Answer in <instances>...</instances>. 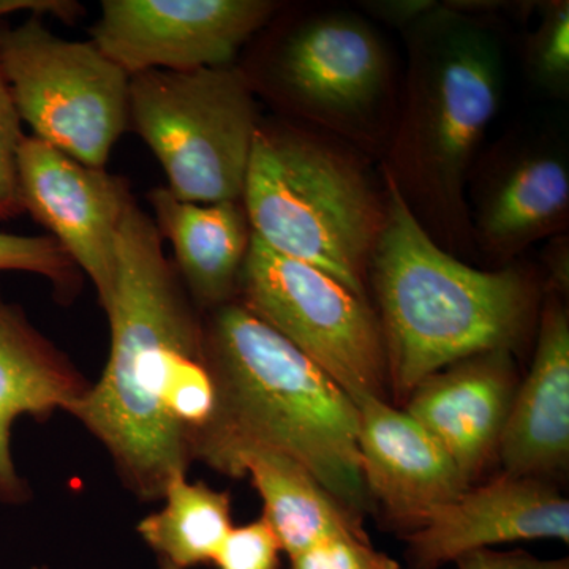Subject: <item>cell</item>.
<instances>
[{
  "label": "cell",
  "instance_id": "1",
  "mask_svg": "<svg viewBox=\"0 0 569 569\" xmlns=\"http://www.w3.org/2000/svg\"><path fill=\"white\" fill-rule=\"evenodd\" d=\"M140 206L123 213L110 305L111 348L102 377L67 410L102 443L127 490L159 501L187 477L192 445L168 413L183 367L203 358V313L163 252Z\"/></svg>",
  "mask_w": 569,
  "mask_h": 569
},
{
  "label": "cell",
  "instance_id": "2",
  "mask_svg": "<svg viewBox=\"0 0 569 569\" xmlns=\"http://www.w3.org/2000/svg\"><path fill=\"white\" fill-rule=\"evenodd\" d=\"M203 343L216 410L194 437V462L223 473L244 449L279 452L362 518L372 500L362 477L353 399L238 301L203 313Z\"/></svg>",
  "mask_w": 569,
  "mask_h": 569
},
{
  "label": "cell",
  "instance_id": "3",
  "mask_svg": "<svg viewBox=\"0 0 569 569\" xmlns=\"http://www.w3.org/2000/svg\"><path fill=\"white\" fill-rule=\"evenodd\" d=\"M403 39L406 77L381 171L441 249L471 257L467 183L503 100V41L488 18L441 2Z\"/></svg>",
  "mask_w": 569,
  "mask_h": 569
},
{
  "label": "cell",
  "instance_id": "4",
  "mask_svg": "<svg viewBox=\"0 0 569 569\" xmlns=\"http://www.w3.org/2000/svg\"><path fill=\"white\" fill-rule=\"evenodd\" d=\"M381 174L388 222L369 282L380 309L388 385L396 399L407 400L445 367L486 351H515L533 323L538 287L518 266L481 271L441 249Z\"/></svg>",
  "mask_w": 569,
  "mask_h": 569
},
{
  "label": "cell",
  "instance_id": "5",
  "mask_svg": "<svg viewBox=\"0 0 569 569\" xmlns=\"http://www.w3.org/2000/svg\"><path fill=\"white\" fill-rule=\"evenodd\" d=\"M369 159L301 123L261 121L242 192L258 239L366 299L389 209L383 174Z\"/></svg>",
  "mask_w": 569,
  "mask_h": 569
},
{
  "label": "cell",
  "instance_id": "6",
  "mask_svg": "<svg viewBox=\"0 0 569 569\" xmlns=\"http://www.w3.org/2000/svg\"><path fill=\"white\" fill-rule=\"evenodd\" d=\"M242 71L301 126L383 159L400 86L388 44L361 14L307 11L276 33L257 70Z\"/></svg>",
  "mask_w": 569,
  "mask_h": 569
},
{
  "label": "cell",
  "instance_id": "7",
  "mask_svg": "<svg viewBox=\"0 0 569 569\" xmlns=\"http://www.w3.org/2000/svg\"><path fill=\"white\" fill-rule=\"evenodd\" d=\"M129 122L162 164L179 200L242 201L261 119L239 67L151 70L130 77Z\"/></svg>",
  "mask_w": 569,
  "mask_h": 569
},
{
  "label": "cell",
  "instance_id": "8",
  "mask_svg": "<svg viewBox=\"0 0 569 569\" xmlns=\"http://www.w3.org/2000/svg\"><path fill=\"white\" fill-rule=\"evenodd\" d=\"M236 301L316 362L355 403L385 399L387 350L369 299L252 234Z\"/></svg>",
  "mask_w": 569,
  "mask_h": 569
},
{
  "label": "cell",
  "instance_id": "9",
  "mask_svg": "<svg viewBox=\"0 0 569 569\" xmlns=\"http://www.w3.org/2000/svg\"><path fill=\"white\" fill-rule=\"evenodd\" d=\"M3 73L32 137L104 168L129 126L130 77L92 41L63 40L31 17L0 39Z\"/></svg>",
  "mask_w": 569,
  "mask_h": 569
},
{
  "label": "cell",
  "instance_id": "10",
  "mask_svg": "<svg viewBox=\"0 0 569 569\" xmlns=\"http://www.w3.org/2000/svg\"><path fill=\"white\" fill-rule=\"evenodd\" d=\"M477 250L507 263L535 242L567 234L569 153L548 127L508 132L478 156L467 183Z\"/></svg>",
  "mask_w": 569,
  "mask_h": 569
},
{
  "label": "cell",
  "instance_id": "11",
  "mask_svg": "<svg viewBox=\"0 0 569 569\" xmlns=\"http://www.w3.org/2000/svg\"><path fill=\"white\" fill-rule=\"evenodd\" d=\"M92 43L129 77L233 66L271 22L272 0H104Z\"/></svg>",
  "mask_w": 569,
  "mask_h": 569
},
{
  "label": "cell",
  "instance_id": "12",
  "mask_svg": "<svg viewBox=\"0 0 569 569\" xmlns=\"http://www.w3.org/2000/svg\"><path fill=\"white\" fill-rule=\"evenodd\" d=\"M18 179L24 212L89 276L104 310L114 290L123 213L133 201L129 186L32 134L18 151Z\"/></svg>",
  "mask_w": 569,
  "mask_h": 569
},
{
  "label": "cell",
  "instance_id": "13",
  "mask_svg": "<svg viewBox=\"0 0 569 569\" xmlns=\"http://www.w3.org/2000/svg\"><path fill=\"white\" fill-rule=\"evenodd\" d=\"M533 539L569 541V501L546 479L501 477L427 512L407 535L410 569H440L471 550Z\"/></svg>",
  "mask_w": 569,
  "mask_h": 569
},
{
  "label": "cell",
  "instance_id": "14",
  "mask_svg": "<svg viewBox=\"0 0 569 569\" xmlns=\"http://www.w3.org/2000/svg\"><path fill=\"white\" fill-rule=\"evenodd\" d=\"M518 387L515 351H486L427 377L408 397L406 411L471 486L498 456Z\"/></svg>",
  "mask_w": 569,
  "mask_h": 569
},
{
  "label": "cell",
  "instance_id": "15",
  "mask_svg": "<svg viewBox=\"0 0 569 569\" xmlns=\"http://www.w3.org/2000/svg\"><path fill=\"white\" fill-rule=\"evenodd\" d=\"M356 407L367 492L389 522L410 535L430 509L470 488L447 451L407 411L378 397H365Z\"/></svg>",
  "mask_w": 569,
  "mask_h": 569
},
{
  "label": "cell",
  "instance_id": "16",
  "mask_svg": "<svg viewBox=\"0 0 569 569\" xmlns=\"http://www.w3.org/2000/svg\"><path fill=\"white\" fill-rule=\"evenodd\" d=\"M497 459L512 477L545 479L568 467L569 317L556 291L542 305L537 350L512 400Z\"/></svg>",
  "mask_w": 569,
  "mask_h": 569
},
{
  "label": "cell",
  "instance_id": "17",
  "mask_svg": "<svg viewBox=\"0 0 569 569\" xmlns=\"http://www.w3.org/2000/svg\"><path fill=\"white\" fill-rule=\"evenodd\" d=\"M91 383L51 340L37 331L20 307L0 295V501L20 505L31 490L11 456V427L69 410Z\"/></svg>",
  "mask_w": 569,
  "mask_h": 569
},
{
  "label": "cell",
  "instance_id": "18",
  "mask_svg": "<svg viewBox=\"0 0 569 569\" xmlns=\"http://www.w3.org/2000/svg\"><path fill=\"white\" fill-rule=\"evenodd\" d=\"M157 228L170 239L176 269L201 313L238 298L252 227L242 201L198 204L179 200L167 187L149 193Z\"/></svg>",
  "mask_w": 569,
  "mask_h": 569
},
{
  "label": "cell",
  "instance_id": "19",
  "mask_svg": "<svg viewBox=\"0 0 569 569\" xmlns=\"http://www.w3.org/2000/svg\"><path fill=\"white\" fill-rule=\"evenodd\" d=\"M223 475L250 478L263 500L261 518L274 531L288 559L335 535L367 537L362 518L340 505L306 467L287 456L244 449L228 462Z\"/></svg>",
  "mask_w": 569,
  "mask_h": 569
},
{
  "label": "cell",
  "instance_id": "20",
  "mask_svg": "<svg viewBox=\"0 0 569 569\" xmlns=\"http://www.w3.org/2000/svg\"><path fill=\"white\" fill-rule=\"evenodd\" d=\"M162 500V508L138 522L142 541L159 560L178 569L212 563L234 529L230 492L178 477L168 485Z\"/></svg>",
  "mask_w": 569,
  "mask_h": 569
},
{
  "label": "cell",
  "instance_id": "21",
  "mask_svg": "<svg viewBox=\"0 0 569 569\" xmlns=\"http://www.w3.org/2000/svg\"><path fill=\"white\" fill-rule=\"evenodd\" d=\"M539 24L526 43L527 78L552 99L569 96V2H538Z\"/></svg>",
  "mask_w": 569,
  "mask_h": 569
},
{
  "label": "cell",
  "instance_id": "22",
  "mask_svg": "<svg viewBox=\"0 0 569 569\" xmlns=\"http://www.w3.org/2000/svg\"><path fill=\"white\" fill-rule=\"evenodd\" d=\"M21 271L44 277L56 290L71 295L81 282L80 269L51 236L0 233V272Z\"/></svg>",
  "mask_w": 569,
  "mask_h": 569
},
{
  "label": "cell",
  "instance_id": "23",
  "mask_svg": "<svg viewBox=\"0 0 569 569\" xmlns=\"http://www.w3.org/2000/svg\"><path fill=\"white\" fill-rule=\"evenodd\" d=\"M2 31L0 28V39ZM21 122L0 56V220L14 219L24 212L18 179V151L24 138Z\"/></svg>",
  "mask_w": 569,
  "mask_h": 569
},
{
  "label": "cell",
  "instance_id": "24",
  "mask_svg": "<svg viewBox=\"0 0 569 569\" xmlns=\"http://www.w3.org/2000/svg\"><path fill=\"white\" fill-rule=\"evenodd\" d=\"M290 569H400L392 557L370 545L369 537L335 535L291 557Z\"/></svg>",
  "mask_w": 569,
  "mask_h": 569
},
{
  "label": "cell",
  "instance_id": "25",
  "mask_svg": "<svg viewBox=\"0 0 569 569\" xmlns=\"http://www.w3.org/2000/svg\"><path fill=\"white\" fill-rule=\"evenodd\" d=\"M280 548L263 518L234 527L212 563L219 569H279Z\"/></svg>",
  "mask_w": 569,
  "mask_h": 569
},
{
  "label": "cell",
  "instance_id": "26",
  "mask_svg": "<svg viewBox=\"0 0 569 569\" xmlns=\"http://www.w3.org/2000/svg\"><path fill=\"white\" fill-rule=\"evenodd\" d=\"M458 569H569L568 559L542 560L526 550L478 549L455 560Z\"/></svg>",
  "mask_w": 569,
  "mask_h": 569
},
{
  "label": "cell",
  "instance_id": "27",
  "mask_svg": "<svg viewBox=\"0 0 569 569\" xmlns=\"http://www.w3.org/2000/svg\"><path fill=\"white\" fill-rule=\"evenodd\" d=\"M440 7L438 0H365L359 2V9L367 17L385 22L391 28L407 31L411 26L425 20Z\"/></svg>",
  "mask_w": 569,
  "mask_h": 569
},
{
  "label": "cell",
  "instance_id": "28",
  "mask_svg": "<svg viewBox=\"0 0 569 569\" xmlns=\"http://www.w3.org/2000/svg\"><path fill=\"white\" fill-rule=\"evenodd\" d=\"M81 6L71 0H0V20L9 14L29 11L32 17L52 14L62 21H71L80 13Z\"/></svg>",
  "mask_w": 569,
  "mask_h": 569
},
{
  "label": "cell",
  "instance_id": "29",
  "mask_svg": "<svg viewBox=\"0 0 569 569\" xmlns=\"http://www.w3.org/2000/svg\"><path fill=\"white\" fill-rule=\"evenodd\" d=\"M546 263L549 266L550 291L563 296L568 291L569 244L568 236L560 234L552 238L546 253Z\"/></svg>",
  "mask_w": 569,
  "mask_h": 569
},
{
  "label": "cell",
  "instance_id": "30",
  "mask_svg": "<svg viewBox=\"0 0 569 569\" xmlns=\"http://www.w3.org/2000/svg\"><path fill=\"white\" fill-rule=\"evenodd\" d=\"M157 569H178L173 565L167 563V561L159 560V568Z\"/></svg>",
  "mask_w": 569,
  "mask_h": 569
},
{
  "label": "cell",
  "instance_id": "31",
  "mask_svg": "<svg viewBox=\"0 0 569 569\" xmlns=\"http://www.w3.org/2000/svg\"><path fill=\"white\" fill-rule=\"evenodd\" d=\"M31 569H48L47 567H32Z\"/></svg>",
  "mask_w": 569,
  "mask_h": 569
}]
</instances>
